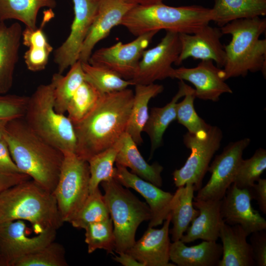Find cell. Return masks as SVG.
<instances>
[{"label":"cell","instance_id":"cell-2","mask_svg":"<svg viewBox=\"0 0 266 266\" xmlns=\"http://www.w3.org/2000/svg\"><path fill=\"white\" fill-rule=\"evenodd\" d=\"M4 139L20 171L53 193L59 179L63 153L35 133L23 118L8 122Z\"/></svg>","mask_w":266,"mask_h":266},{"label":"cell","instance_id":"cell-32","mask_svg":"<svg viewBox=\"0 0 266 266\" xmlns=\"http://www.w3.org/2000/svg\"><path fill=\"white\" fill-rule=\"evenodd\" d=\"M102 94L84 80L70 100L67 116L73 125L85 118L98 104Z\"/></svg>","mask_w":266,"mask_h":266},{"label":"cell","instance_id":"cell-28","mask_svg":"<svg viewBox=\"0 0 266 266\" xmlns=\"http://www.w3.org/2000/svg\"><path fill=\"white\" fill-rule=\"evenodd\" d=\"M179 81L178 91L171 101L163 107L152 108L144 127L143 132H146L150 140L151 156L162 145L165 131L176 119V103L185 95L187 85L184 81Z\"/></svg>","mask_w":266,"mask_h":266},{"label":"cell","instance_id":"cell-9","mask_svg":"<svg viewBox=\"0 0 266 266\" xmlns=\"http://www.w3.org/2000/svg\"><path fill=\"white\" fill-rule=\"evenodd\" d=\"M222 138L221 129L210 125L206 130L196 133L188 132L184 134L183 142L191 154L183 166L172 173L176 187L191 183L195 191L201 188L203 179L213 155L220 148Z\"/></svg>","mask_w":266,"mask_h":266},{"label":"cell","instance_id":"cell-38","mask_svg":"<svg viewBox=\"0 0 266 266\" xmlns=\"http://www.w3.org/2000/svg\"><path fill=\"white\" fill-rule=\"evenodd\" d=\"M65 249L55 240L19 259L14 266H67Z\"/></svg>","mask_w":266,"mask_h":266},{"label":"cell","instance_id":"cell-10","mask_svg":"<svg viewBox=\"0 0 266 266\" xmlns=\"http://www.w3.org/2000/svg\"><path fill=\"white\" fill-rule=\"evenodd\" d=\"M56 233L57 230L47 229L32 235L23 220L0 223L1 266H14L20 258L54 241Z\"/></svg>","mask_w":266,"mask_h":266},{"label":"cell","instance_id":"cell-35","mask_svg":"<svg viewBox=\"0 0 266 266\" xmlns=\"http://www.w3.org/2000/svg\"><path fill=\"white\" fill-rule=\"evenodd\" d=\"M118 147L113 146L98 153L88 160L90 169L89 193L93 192L102 182L114 179V168Z\"/></svg>","mask_w":266,"mask_h":266},{"label":"cell","instance_id":"cell-20","mask_svg":"<svg viewBox=\"0 0 266 266\" xmlns=\"http://www.w3.org/2000/svg\"><path fill=\"white\" fill-rule=\"evenodd\" d=\"M170 214L160 229L148 227L142 237L126 252L144 266H174L169 263Z\"/></svg>","mask_w":266,"mask_h":266},{"label":"cell","instance_id":"cell-15","mask_svg":"<svg viewBox=\"0 0 266 266\" xmlns=\"http://www.w3.org/2000/svg\"><path fill=\"white\" fill-rule=\"evenodd\" d=\"M170 78L192 83L195 87L196 98L202 100L216 102L222 94L233 93L223 78L222 69L211 60H202L194 67L173 68Z\"/></svg>","mask_w":266,"mask_h":266},{"label":"cell","instance_id":"cell-14","mask_svg":"<svg viewBox=\"0 0 266 266\" xmlns=\"http://www.w3.org/2000/svg\"><path fill=\"white\" fill-rule=\"evenodd\" d=\"M74 18L69 34L58 48L54 61L62 73L79 60L80 51L95 17L100 0H72Z\"/></svg>","mask_w":266,"mask_h":266},{"label":"cell","instance_id":"cell-34","mask_svg":"<svg viewBox=\"0 0 266 266\" xmlns=\"http://www.w3.org/2000/svg\"><path fill=\"white\" fill-rule=\"evenodd\" d=\"M109 217L110 214L103 195L98 188L89 193L83 204L69 223L75 228L84 229L90 224Z\"/></svg>","mask_w":266,"mask_h":266},{"label":"cell","instance_id":"cell-49","mask_svg":"<svg viewBox=\"0 0 266 266\" xmlns=\"http://www.w3.org/2000/svg\"><path fill=\"white\" fill-rule=\"evenodd\" d=\"M9 120L0 119V141L4 139L6 126Z\"/></svg>","mask_w":266,"mask_h":266},{"label":"cell","instance_id":"cell-36","mask_svg":"<svg viewBox=\"0 0 266 266\" xmlns=\"http://www.w3.org/2000/svg\"><path fill=\"white\" fill-rule=\"evenodd\" d=\"M84 230L85 242L87 244L89 254L93 253L97 249H103L107 253L113 254V251L115 248V238L110 217L90 224Z\"/></svg>","mask_w":266,"mask_h":266},{"label":"cell","instance_id":"cell-19","mask_svg":"<svg viewBox=\"0 0 266 266\" xmlns=\"http://www.w3.org/2000/svg\"><path fill=\"white\" fill-rule=\"evenodd\" d=\"M134 5L122 0H100L94 20L82 47L79 61L87 63L96 45L120 25L126 14Z\"/></svg>","mask_w":266,"mask_h":266},{"label":"cell","instance_id":"cell-11","mask_svg":"<svg viewBox=\"0 0 266 266\" xmlns=\"http://www.w3.org/2000/svg\"><path fill=\"white\" fill-rule=\"evenodd\" d=\"M158 31H151L136 36L133 41H119L100 48L91 54L88 63L110 70L126 80H131L143 52Z\"/></svg>","mask_w":266,"mask_h":266},{"label":"cell","instance_id":"cell-46","mask_svg":"<svg viewBox=\"0 0 266 266\" xmlns=\"http://www.w3.org/2000/svg\"><path fill=\"white\" fill-rule=\"evenodd\" d=\"M30 179L31 178L29 176L23 173L15 174L0 173V192Z\"/></svg>","mask_w":266,"mask_h":266},{"label":"cell","instance_id":"cell-43","mask_svg":"<svg viewBox=\"0 0 266 266\" xmlns=\"http://www.w3.org/2000/svg\"><path fill=\"white\" fill-rule=\"evenodd\" d=\"M23 44L28 47H47L50 46L47 36L42 30V26L32 29L26 27L22 32Z\"/></svg>","mask_w":266,"mask_h":266},{"label":"cell","instance_id":"cell-50","mask_svg":"<svg viewBox=\"0 0 266 266\" xmlns=\"http://www.w3.org/2000/svg\"><path fill=\"white\" fill-rule=\"evenodd\" d=\"M0 266H1V264H0Z\"/></svg>","mask_w":266,"mask_h":266},{"label":"cell","instance_id":"cell-31","mask_svg":"<svg viewBox=\"0 0 266 266\" xmlns=\"http://www.w3.org/2000/svg\"><path fill=\"white\" fill-rule=\"evenodd\" d=\"M84 80V73L79 60L70 67L66 75L59 73L53 75L51 81L54 84V108L57 112L66 113L70 100Z\"/></svg>","mask_w":266,"mask_h":266},{"label":"cell","instance_id":"cell-5","mask_svg":"<svg viewBox=\"0 0 266 266\" xmlns=\"http://www.w3.org/2000/svg\"><path fill=\"white\" fill-rule=\"evenodd\" d=\"M212 21L211 10L200 5L173 7L162 3L135 6L124 16L120 25L137 36L151 31L165 30L193 34Z\"/></svg>","mask_w":266,"mask_h":266},{"label":"cell","instance_id":"cell-1","mask_svg":"<svg viewBox=\"0 0 266 266\" xmlns=\"http://www.w3.org/2000/svg\"><path fill=\"white\" fill-rule=\"evenodd\" d=\"M133 97V92L128 88L104 94L92 112L73 125L77 156L88 161L117 142L126 132Z\"/></svg>","mask_w":266,"mask_h":266},{"label":"cell","instance_id":"cell-41","mask_svg":"<svg viewBox=\"0 0 266 266\" xmlns=\"http://www.w3.org/2000/svg\"><path fill=\"white\" fill-rule=\"evenodd\" d=\"M53 49L51 45L45 47H29L24 55L28 69L34 72L44 69Z\"/></svg>","mask_w":266,"mask_h":266},{"label":"cell","instance_id":"cell-25","mask_svg":"<svg viewBox=\"0 0 266 266\" xmlns=\"http://www.w3.org/2000/svg\"><path fill=\"white\" fill-rule=\"evenodd\" d=\"M222 252L217 241L203 240L189 247L179 240L170 244L169 260L178 266H218Z\"/></svg>","mask_w":266,"mask_h":266},{"label":"cell","instance_id":"cell-17","mask_svg":"<svg viewBox=\"0 0 266 266\" xmlns=\"http://www.w3.org/2000/svg\"><path fill=\"white\" fill-rule=\"evenodd\" d=\"M248 189H240L232 184L221 200V213L223 221L230 225L240 226L250 235L266 229V221L251 205Z\"/></svg>","mask_w":266,"mask_h":266},{"label":"cell","instance_id":"cell-12","mask_svg":"<svg viewBox=\"0 0 266 266\" xmlns=\"http://www.w3.org/2000/svg\"><path fill=\"white\" fill-rule=\"evenodd\" d=\"M180 52L179 33L166 32L158 44L143 52L131 80L134 85H148L170 78Z\"/></svg>","mask_w":266,"mask_h":266},{"label":"cell","instance_id":"cell-8","mask_svg":"<svg viewBox=\"0 0 266 266\" xmlns=\"http://www.w3.org/2000/svg\"><path fill=\"white\" fill-rule=\"evenodd\" d=\"M59 179L53 192L64 222H69L89 195L88 162L75 153L64 152Z\"/></svg>","mask_w":266,"mask_h":266},{"label":"cell","instance_id":"cell-16","mask_svg":"<svg viewBox=\"0 0 266 266\" xmlns=\"http://www.w3.org/2000/svg\"><path fill=\"white\" fill-rule=\"evenodd\" d=\"M114 179L124 187L133 189L145 199L151 211L148 227L162 224L170 213L173 194L162 190L119 165H116L114 168Z\"/></svg>","mask_w":266,"mask_h":266},{"label":"cell","instance_id":"cell-21","mask_svg":"<svg viewBox=\"0 0 266 266\" xmlns=\"http://www.w3.org/2000/svg\"><path fill=\"white\" fill-rule=\"evenodd\" d=\"M193 203L199 210V214L191 222L180 240L185 243L199 239L217 241L223 222L221 213V200H204L194 197Z\"/></svg>","mask_w":266,"mask_h":266},{"label":"cell","instance_id":"cell-40","mask_svg":"<svg viewBox=\"0 0 266 266\" xmlns=\"http://www.w3.org/2000/svg\"><path fill=\"white\" fill-rule=\"evenodd\" d=\"M29 97L0 95V119L11 120L24 117Z\"/></svg>","mask_w":266,"mask_h":266},{"label":"cell","instance_id":"cell-24","mask_svg":"<svg viewBox=\"0 0 266 266\" xmlns=\"http://www.w3.org/2000/svg\"><path fill=\"white\" fill-rule=\"evenodd\" d=\"M248 234L238 225L223 222L219 233L222 256L218 266H254L252 248L247 241Z\"/></svg>","mask_w":266,"mask_h":266},{"label":"cell","instance_id":"cell-27","mask_svg":"<svg viewBox=\"0 0 266 266\" xmlns=\"http://www.w3.org/2000/svg\"><path fill=\"white\" fill-rule=\"evenodd\" d=\"M212 21L220 28L237 19L266 14V0H215Z\"/></svg>","mask_w":266,"mask_h":266},{"label":"cell","instance_id":"cell-13","mask_svg":"<svg viewBox=\"0 0 266 266\" xmlns=\"http://www.w3.org/2000/svg\"><path fill=\"white\" fill-rule=\"evenodd\" d=\"M251 140L246 137L231 142L222 152L215 156L209 165L208 171L211 176L203 187L198 191L195 198L201 200H221L228 189L233 183L243 151L249 145Z\"/></svg>","mask_w":266,"mask_h":266},{"label":"cell","instance_id":"cell-45","mask_svg":"<svg viewBox=\"0 0 266 266\" xmlns=\"http://www.w3.org/2000/svg\"><path fill=\"white\" fill-rule=\"evenodd\" d=\"M248 190L252 199L256 200L260 210L266 214V179L260 178Z\"/></svg>","mask_w":266,"mask_h":266},{"label":"cell","instance_id":"cell-6","mask_svg":"<svg viewBox=\"0 0 266 266\" xmlns=\"http://www.w3.org/2000/svg\"><path fill=\"white\" fill-rule=\"evenodd\" d=\"M28 126L45 141L61 150L76 154L74 125L65 114L54 108V84L37 87L29 100L23 117Z\"/></svg>","mask_w":266,"mask_h":266},{"label":"cell","instance_id":"cell-18","mask_svg":"<svg viewBox=\"0 0 266 266\" xmlns=\"http://www.w3.org/2000/svg\"><path fill=\"white\" fill-rule=\"evenodd\" d=\"M222 35L220 29L209 24L193 34L179 33L180 52L175 65H179L185 60L192 58L211 60L218 67H223L225 52L220 41Z\"/></svg>","mask_w":266,"mask_h":266},{"label":"cell","instance_id":"cell-48","mask_svg":"<svg viewBox=\"0 0 266 266\" xmlns=\"http://www.w3.org/2000/svg\"><path fill=\"white\" fill-rule=\"evenodd\" d=\"M134 6H147L162 3L164 0H122Z\"/></svg>","mask_w":266,"mask_h":266},{"label":"cell","instance_id":"cell-33","mask_svg":"<svg viewBox=\"0 0 266 266\" xmlns=\"http://www.w3.org/2000/svg\"><path fill=\"white\" fill-rule=\"evenodd\" d=\"M85 80L102 94L119 92L134 86L131 80H126L107 69L81 62Z\"/></svg>","mask_w":266,"mask_h":266},{"label":"cell","instance_id":"cell-37","mask_svg":"<svg viewBox=\"0 0 266 266\" xmlns=\"http://www.w3.org/2000/svg\"><path fill=\"white\" fill-rule=\"evenodd\" d=\"M266 169V150L260 148L249 159H242L233 184L240 189H249L261 178Z\"/></svg>","mask_w":266,"mask_h":266},{"label":"cell","instance_id":"cell-22","mask_svg":"<svg viewBox=\"0 0 266 266\" xmlns=\"http://www.w3.org/2000/svg\"><path fill=\"white\" fill-rule=\"evenodd\" d=\"M22 32L18 22L7 26L0 21V95L5 94L12 87Z\"/></svg>","mask_w":266,"mask_h":266},{"label":"cell","instance_id":"cell-47","mask_svg":"<svg viewBox=\"0 0 266 266\" xmlns=\"http://www.w3.org/2000/svg\"><path fill=\"white\" fill-rule=\"evenodd\" d=\"M112 259L114 261L124 266H144V265L135 259L132 256L126 252L117 253Z\"/></svg>","mask_w":266,"mask_h":266},{"label":"cell","instance_id":"cell-3","mask_svg":"<svg viewBox=\"0 0 266 266\" xmlns=\"http://www.w3.org/2000/svg\"><path fill=\"white\" fill-rule=\"evenodd\" d=\"M23 220L38 232L59 229L64 223L53 194L32 179L0 192V223Z\"/></svg>","mask_w":266,"mask_h":266},{"label":"cell","instance_id":"cell-26","mask_svg":"<svg viewBox=\"0 0 266 266\" xmlns=\"http://www.w3.org/2000/svg\"><path fill=\"white\" fill-rule=\"evenodd\" d=\"M134 86L133 103L126 132L138 145L143 142L141 133L149 117V101L161 94L164 87L155 83Z\"/></svg>","mask_w":266,"mask_h":266},{"label":"cell","instance_id":"cell-39","mask_svg":"<svg viewBox=\"0 0 266 266\" xmlns=\"http://www.w3.org/2000/svg\"><path fill=\"white\" fill-rule=\"evenodd\" d=\"M183 97L181 101L176 103V120L191 133L207 129L210 125L199 116L194 107L195 89L187 84Z\"/></svg>","mask_w":266,"mask_h":266},{"label":"cell","instance_id":"cell-42","mask_svg":"<svg viewBox=\"0 0 266 266\" xmlns=\"http://www.w3.org/2000/svg\"><path fill=\"white\" fill-rule=\"evenodd\" d=\"M250 245L255 265L266 266V231L262 230L251 233Z\"/></svg>","mask_w":266,"mask_h":266},{"label":"cell","instance_id":"cell-44","mask_svg":"<svg viewBox=\"0 0 266 266\" xmlns=\"http://www.w3.org/2000/svg\"><path fill=\"white\" fill-rule=\"evenodd\" d=\"M0 173L15 174L22 173L14 162L4 139L0 141Z\"/></svg>","mask_w":266,"mask_h":266},{"label":"cell","instance_id":"cell-7","mask_svg":"<svg viewBox=\"0 0 266 266\" xmlns=\"http://www.w3.org/2000/svg\"><path fill=\"white\" fill-rule=\"evenodd\" d=\"M100 184L113 223L114 250L117 253L126 252L134 244L139 225L150 220L151 210L146 202L141 201L114 179Z\"/></svg>","mask_w":266,"mask_h":266},{"label":"cell","instance_id":"cell-29","mask_svg":"<svg viewBox=\"0 0 266 266\" xmlns=\"http://www.w3.org/2000/svg\"><path fill=\"white\" fill-rule=\"evenodd\" d=\"M195 188L187 183L178 187L173 194L170 212V222L173 224L169 231L173 241L180 240L191 222L199 214V210L193 205Z\"/></svg>","mask_w":266,"mask_h":266},{"label":"cell","instance_id":"cell-23","mask_svg":"<svg viewBox=\"0 0 266 266\" xmlns=\"http://www.w3.org/2000/svg\"><path fill=\"white\" fill-rule=\"evenodd\" d=\"M118 151L115 163L131 169V172L158 187L163 185L161 173L163 167L158 163L149 165L139 152L137 144L125 132L116 143Z\"/></svg>","mask_w":266,"mask_h":266},{"label":"cell","instance_id":"cell-30","mask_svg":"<svg viewBox=\"0 0 266 266\" xmlns=\"http://www.w3.org/2000/svg\"><path fill=\"white\" fill-rule=\"evenodd\" d=\"M56 5V0H0V21L14 19L27 28L35 29L39 10Z\"/></svg>","mask_w":266,"mask_h":266},{"label":"cell","instance_id":"cell-4","mask_svg":"<svg viewBox=\"0 0 266 266\" xmlns=\"http://www.w3.org/2000/svg\"><path fill=\"white\" fill-rule=\"evenodd\" d=\"M222 34H230L229 43L224 46L225 80L245 76L249 72L266 73V39H260L266 29V20L261 17L237 19L220 28Z\"/></svg>","mask_w":266,"mask_h":266}]
</instances>
